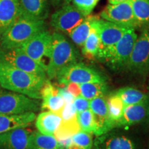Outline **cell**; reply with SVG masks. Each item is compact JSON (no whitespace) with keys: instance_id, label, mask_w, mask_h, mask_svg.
<instances>
[{"instance_id":"cell-17","label":"cell","mask_w":149,"mask_h":149,"mask_svg":"<svg viewBox=\"0 0 149 149\" xmlns=\"http://www.w3.org/2000/svg\"><path fill=\"white\" fill-rule=\"evenodd\" d=\"M31 130L19 128L0 135V149H27Z\"/></svg>"},{"instance_id":"cell-29","label":"cell","mask_w":149,"mask_h":149,"mask_svg":"<svg viewBox=\"0 0 149 149\" xmlns=\"http://www.w3.org/2000/svg\"><path fill=\"white\" fill-rule=\"evenodd\" d=\"M107 105L109 121L112 130L114 129V124L122 116L124 105L121 99L113 93L107 96Z\"/></svg>"},{"instance_id":"cell-42","label":"cell","mask_w":149,"mask_h":149,"mask_svg":"<svg viewBox=\"0 0 149 149\" xmlns=\"http://www.w3.org/2000/svg\"><path fill=\"white\" fill-rule=\"evenodd\" d=\"M1 86H0V89H1Z\"/></svg>"},{"instance_id":"cell-22","label":"cell","mask_w":149,"mask_h":149,"mask_svg":"<svg viewBox=\"0 0 149 149\" xmlns=\"http://www.w3.org/2000/svg\"><path fill=\"white\" fill-rule=\"evenodd\" d=\"M99 17L89 15L70 33L69 37L74 45L81 47L92 30L94 29Z\"/></svg>"},{"instance_id":"cell-26","label":"cell","mask_w":149,"mask_h":149,"mask_svg":"<svg viewBox=\"0 0 149 149\" xmlns=\"http://www.w3.org/2000/svg\"><path fill=\"white\" fill-rule=\"evenodd\" d=\"M80 95L91 100L100 97H107L109 92V86L105 82H89L79 84Z\"/></svg>"},{"instance_id":"cell-11","label":"cell","mask_w":149,"mask_h":149,"mask_svg":"<svg viewBox=\"0 0 149 149\" xmlns=\"http://www.w3.org/2000/svg\"><path fill=\"white\" fill-rule=\"evenodd\" d=\"M102 19L127 29H138L129 1L108 4L100 13Z\"/></svg>"},{"instance_id":"cell-43","label":"cell","mask_w":149,"mask_h":149,"mask_svg":"<svg viewBox=\"0 0 149 149\" xmlns=\"http://www.w3.org/2000/svg\"><path fill=\"white\" fill-rule=\"evenodd\" d=\"M148 30H149V28H148Z\"/></svg>"},{"instance_id":"cell-3","label":"cell","mask_w":149,"mask_h":149,"mask_svg":"<svg viewBox=\"0 0 149 149\" xmlns=\"http://www.w3.org/2000/svg\"><path fill=\"white\" fill-rule=\"evenodd\" d=\"M81 59V55L74 44L67 40L61 33H54L52 34L51 47L46 68L48 79H55L63 68L80 61Z\"/></svg>"},{"instance_id":"cell-10","label":"cell","mask_w":149,"mask_h":149,"mask_svg":"<svg viewBox=\"0 0 149 149\" xmlns=\"http://www.w3.org/2000/svg\"><path fill=\"white\" fill-rule=\"evenodd\" d=\"M0 61L30 73L46 75V67L33 60L19 48L10 49L1 48Z\"/></svg>"},{"instance_id":"cell-8","label":"cell","mask_w":149,"mask_h":149,"mask_svg":"<svg viewBox=\"0 0 149 149\" xmlns=\"http://www.w3.org/2000/svg\"><path fill=\"white\" fill-rule=\"evenodd\" d=\"M127 30L117 24L99 19L97 24V31L100 40L97 59L101 61L105 60Z\"/></svg>"},{"instance_id":"cell-38","label":"cell","mask_w":149,"mask_h":149,"mask_svg":"<svg viewBox=\"0 0 149 149\" xmlns=\"http://www.w3.org/2000/svg\"><path fill=\"white\" fill-rule=\"evenodd\" d=\"M110 4H117V3H120L122 2H125L128 0H108Z\"/></svg>"},{"instance_id":"cell-12","label":"cell","mask_w":149,"mask_h":149,"mask_svg":"<svg viewBox=\"0 0 149 149\" xmlns=\"http://www.w3.org/2000/svg\"><path fill=\"white\" fill-rule=\"evenodd\" d=\"M51 43L52 34L46 29L24 43L19 48L33 60L47 68L45 59H48Z\"/></svg>"},{"instance_id":"cell-5","label":"cell","mask_w":149,"mask_h":149,"mask_svg":"<svg viewBox=\"0 0 149 149\" xmlns=\"http://www.w3.org/2000/svg\"><path fill=\"white\" fill-rule=\"evenodd\" d=\"M41 109V100L0 89V115H18Z\"/></svg>"},{"instance_id":"cell-9","label":"cell","mask_w":149,"mask_h":149,"mask_svg":"<svg viewBox=\"0 0 149 149\" xmlns=\"http://www.w3.org/2000/svg\"><path fill=\"white\" fill-rule=\"evenodd\" d=\"M87 17L70 3H63L62 6L51 15V25L57 33L69 35Z\"/></svg>"},{"instance_id":"cell-35","label":"cell","mask_w":149,"mask_h":149,"mask_svg":"<svg viewBox=\"0 0 149 149\" xmlns=\"http://www.w3.org/2000/svg\"><path fill=\"white\" fill-rule=\"evenodd\" d=\"M59 94L64 99L65 104L72 103L74 100V97L72 95L71 93H70L67 91V89L65 88H59Z\"/></svg>"},{"instance_id":"cell-19","label":"cell","mask_w":149,"mask_h":149,"mask_svg":"<svg viewBox=\"0 0 149 149\" xmlns=\"http://www.w3.org/2000/svg\"><path fill=\"white\" fill-rule=\"evenodd\" d=\"M35 113L0 115V135L19 128H26L35 120Z\"/></svg>"},{"instance_id":"cell-18","label":"cell","mask_w":149,"mask_h":149,"mask_svg":"<svg viewBox=\"0 0 149 149\" xmlns=\"http://www.w3.org/2000/svg\"><path fill=\"white\" fill-rule=\"evenodd\" d=\"M21 13L19 0H0V39Z\"/></svg>"},{"instance_id":"cell-27","label":"cell","mask_w":149,"mask_h":149,"mask_svg":"<svg viewBox=\"0 0 149 149\" xmlns=\"http://www.w3.org/2000/svg\"><path fill=\"white\" fill-rule=\"evenodd\" d=\"M100 18H98V19ZM94 29L92 30L90 35L87 37L83 46H81V53L86 59L90 60H95L97 59V55L99 52V47H100V40H99L98 33L97 31V24Z\"/></svg>"},{"instance_id":"cell-40","label":"cell","mask_w":149,"mask_h":149,"mask_svg":"<svg viewBox=\"0 0 149 149\" xmlns=\"http://www.w3.org/2000/svg\"><path fill=\"white\" fill-rule=\"evenodd\" d=\"M148 88L149 89V80H148Z\"/></svg>"},{"instance_id":"cell-25","label":"cell","mask_w":149,"mask_h":149,"mask_svg":"<svg viewBox=\"0 0 149 149\" xmlns=\"http://www.w3.org/2000/svg\"><path fill=\"white\" fill-rule=\"evenodd\" d=\"M113 93L121 99L124 107L142 103L147 98V93L131 86L123 87Z\"/></svg>"},{"instance_id":"cell-28","label":"cell","mask_w":149,"mask_h":149,"mask_svg":"<svg viewBox=\"0 0 149 149\" xmlns=\"http://www.w3.org/2000/svg\"><path fill=\"white\" fill-rule=\"evenodd\" d=\"M80 127L78 124L76 116L68 120H62L60 125L54 133V137L58 142L72 138L74 134L80 131Z\"/></svg>"},{"instance_id":"cell-36","label":"cell","mask_w":149,"mask_h":149,"mask_svg":"<svg viewBox=\"0 0 149 149\" xmlns=\"http://www.w3.org/2000/svg\"><path fill=\"white\" fill-rule=\"evenodd\" d=\"M65 88L67 89L70 93L73 95L74 97H77L78 96H80L81 92H80L79 85L77 84L74 83H70L65 86Z\"/></svg>"},{"instance_id":"cell-34","label":"cell","mask_w":149,"mask_h":149,"mask_svg":"<svg viewBox=\"0 0 149 149\" xmlns=\"http://www.w3.org/2000/svg\"><path fill=\"white\" fill-rule=\"evenodd\" d=\"M72 104L75 108L77 113H80V112L89 109V107H90V101L81 95L74 98Z\"/></svg>"},{"instance_id":"cell-13","label":"cell","mask_w":149,"mask_h":149,"mask_svg":"<svg viewBox=\"0 0 149 149\" xmlns=\"http://www.w3.org/2000/svg\"><path fill=\"white\" fill-rule=\"evenodd\" d=\"M93 149H137V146L128 136L110 131L96 137Z\"/></svg>"},{"instance_id":"cell-24","label":"cell","mask_w":149,"mask_h":149,"mask_svg":"<svg viewBox=\"0 0 149 149\" xmlns=\"http://www.w3.org/2000/svg\"><path fill=\"white\" fill-rule=\"evenodd\" d=\"M131 5L138 29L149 28V0H128Z\"/></svg>"},{"instance_id":"cell-15","label":"cell","mask_w":149,"mask_h":149,"mask_svg":"<svg viewBox=\"0 0 149 149\" xmlns=\"http://www.w3.org/2000/svg\"><path fill=\"white\" fill-rule=\"evenodd\" d=\"M41 95V110L51 111L58 115L60 113L65 105L64 100L59 94V88L52 84L48 79L42 88Z\"/></svg>"},{"instance_id":"cell-1","label":"cell","mask_w":149,"mask_h":149,"mask_svg":"<svg viewBox=\"0 0 149 149\" xmlns=\"http://www.w3.org/2000/svg\"><path fill=\"white\" fill-rule=\"evenodd\" d=\"M47 79L46 75L30 73L0 61L1 88L41 100V91Z\"/></svg>"},{"instance_id":"cell-4","label":"cell","mask_w":149,"mask_h":149,"mask_svg":"<svg viewBox=\"0 0 149 149\" xmlns=\"http://www.w3.org/2000/svg\"><path fill=\"white\" fill-rule=\"evenodd\" d=\"M61 85L70 83L82 84L89 82H105L107 77L101 72L81 61L72 63L63 68L56 76Z\"/></svg>"},{"instance_id":"cell-16","label":"cell","mask_w":149,"mask_h":149,"mask_svg":"<svg viewBox=\"0 0 149 149\" xmlns=\"http://www.w3.org/2000/svg\"><path fill=\"white\" fill-rule=\"evenodd\" d=\"M146 117V100L140 104L126 106L122 116L114 124V128L130 127L142 122Z\"/></svg>"},{"instance_id":"cell-14","label":"cell","mask_w":149,"mask_h":149,"mask_svg":"<svg viewBox=\"0 0 149 149\" xmlns=\"http://www.w3.org/2000/svg\"><path fill=\"white\" fill-rule=\"evenodd\" d=\"M89 109L94 115L96 123L97 132L95 135L97 137L112 131L109 117L107 96L100 97L91 100Z\"/></svg>"},{"instance_id":"cell-37","label":"cell","mask_w":149,"mask_h":149,"mask_svg":"<svg viewBox=\"0 0 149 149\" xmlns=\"http://www.w3.org/2000/svg\"><path fill=\"white\" fill-rule=\"evenodd\" d=\"M146 111H147V117L149 121V91L147 93V98H146Z\"/></svg>"},{"instance_id":"cell-20","label":"cell","mask_w":149,"mask_h":149,"mask_svg":"<svg viewBox=\"0 0 149 149\" xmlns=\"http://www.w3.org/2000/svg\"><path fill=\"white\" fill-rule=\"evenodd\" d=\"M61 121V117L57 113L51 111H43L35 118V126L41 133L54 135Z\"/></svg>"},{"instance_id":"cell-6","label":"cell","mask_w":149,"mask_h":149,"mask_svg":"<svg viewBox=\"0 0 149 149\" xmlns=\"http://www.w3.org/2000/svg\"><path fill=\"white\" fill-rule=\"evenodd\" d=\"M124 70L142 77L149 73L148 29L143 30L137 37Z\"/></svg>"},{"instance_id":"cell-41","label":"cell","mask_w":149,"mask_h":149,"mask_svg":"<svg viewBox=\"0 0 149 149\" xmlns=\"http://www.w3.org/2000/svg\"><path fill=\"white\" fill-rule=\"evenodd\" d=\"M59 149H64V148H60Z\"/></svg>"},{"instance_id":"cell-31","label":"cell","mask_w":149,"mask_h":149,"mask_svg":"<svg viewBox=\"0 0 149 149\" xmlns=\"http://www.w3.org/2000/svg\"><path fill=\"white\" fill-rule=\"evenodd\" d=\"M72 142L79 149H93V134L80 130L72 136Z\"/></svg>"},{"instance_id":"cell-7","label":"cell","mask_w":149,"mask_h":149,"mask_svg":"<svg viewBox=\"0 0 149 149\" xmlns=\"http://www.w3.org/2000/svg\"><path fill=\"white\" fill-rule=\"evenodd\" d=\"M137 37L135 29H128L111 50L104 62L109 65L111 69L116 71L125 70Z\"/></svg>"},{"instance_id":"cell-39","label":"cell","mask_w":149,"mask_h":149,"mask_svg":"<svg viewBox=\"0 0 149 149\" xmlns=\"http://www.w3.org/2000/svg\"><path fill=\"white\" fill-rule=\"evenodd\" d=\"M51 2L53 3L54 6H57V5L59 4L61 2H62V1H64V3L65 0H51Z\"/></svg>"},{"instance_id":"cell-32","label":"cell","mask_w":149,"mask_h":149,"mask_svg":"<svg viewBox=\"0 0 149 149\" xmlns=\"http://www.w3.org/2000/svg\"><path fill=\"white\" fill-rule=\"evenodd\" d=\"M100 0H65L64 3H70L85 15H91Z\"/></svg>"},{"instance_id":"cell-21","label":"cell","mask_w":149,"mask_h":149,"mask_svg":"<svg viewBox=\"0 0 149 149\" xmlns=\"http://www.w3.org/2000/svg\"><path fill=\"white\" fill-rule=\"evenodd\" d=\"M22 13L31 17L45 20L48 15V0H19Z\"/></svg>"},{"instance_id":"cell-23","label":"cell","mask_w":149,"mask_h":149,"mask_svg":"<svg viewBox=\"0 0 149 149\" xmlns=\"http://www.w3.org/2000/svg\"><path fill=\"white\" fill-rule=\"evenodd\" d=\"M61 148L54 135L32 132L28 140L27 149H59Z\"/></svg>"},{"instance_id":"cell-33","label":"cell","mask_w":149,"mask_h":149,"mask_svg":"<svg viewBox=\"0 0 149 149\" xmlns=\"http://www.w3.org/2000/svg\"><path fill=\"white\" fill-rule=\"evenodd\" d=\"M76 114H77V111L73 104L69 103L65 104L64 107H63L59 115L61 117L62 120H68L75 117Z\"/></svg>"},{"instance_id":"cell-30","label":"cell","mask_w":149,"mask_h":149,"mask_svg":"<svg viewBox=\"0 0 149 149\" xmlns=\"http://www.w3.org/2000/svg\"><path fill=\"white\" fill-rule=\"evenodd\" d=\"M76 117L81 131L95 135L97 132L96 123L94 115L90 109L80 113H77Z\"/></svg>"},{"instance_id":"cell-2","label":"cell","mask_w":149,"mask_h":149,"mask_svg":"<svg viewBox=\"0 0 149 149\" xmlns=\"http://www.w3.org/2000/svg\"><path fill=\"white\" fill-rule=\"evenodd\" d=\"M46 29L45 21L37 19L20 13L15 22L1 37L3 49L19 48L24 43Z\"/></svg>"}]
</instances>
